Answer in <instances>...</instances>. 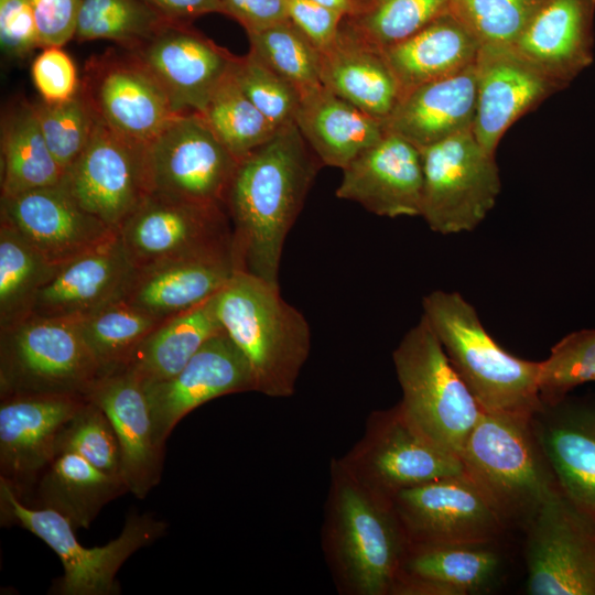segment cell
<instances>
[{"mask_svg": "<svg viewBox=\"0 0 595 595\" xmlns=\"http://www.w3.org/2000/svg\"><path fill=\"white\" fill-rule=\"evenodd\" d=\"M314 3H317L320 6H323L325 8L338 11L344 14H348L354 4V0H310Z\"/></svg>", "mask_w": 595, "mask_h": 595, "instance_id": "cell-53", "label": "cell"}, {"mask_svg": "<svg viewBox=\"0 0 595 595\" xmlns=\"http://www.w3.org/2000/svg\"><path fill=\"white\" fill-rule=\"evenodd\" d=\"M216 309L224 332L251 366L256 391L291 396L310 353L311 331L280 285L237 270L217 293Z\"/></svg>", "mask_w": 595, "mask_h": 595, "instance_id": "cell-2", "label": "cell"}, {"mask_svg": "<svg viewBox=\"0 0 595 595\" xmlns=\"http://www.w3.org/2000/svg\"><path fill=\"white\" fill-rule=\"evenodd\" d=\"M321 83L367 115L385 121L401 98V89L382 53L339 32L322 52Z\"/></svg>", "mask_w": 595, "mask_h": 595, "instance_id": "cell-33", "label": "cell"}, {"mask_svg": "<svg viewBox=\"0 0 595 595\" xmlns=\"http://www.w3.org/2000/svg\"><path fill=\"white\" fill-rule=\"evenodd\" d=\"M154 435L164 447L175 425L191 411L224 394L256 391L251 366L224 332L210 337L173 377L143 385Z\"/></svg>", "mask_w": 595, "mask_h": 595, "instance_id": "cell-18", "label": "cell"}, {"mask_svg": "<svg viewBox=\"0 0 595 595\" xmlns=\"http://www.w3.org/2000/svg\"><path fill=\"white\" fill-rule=\"evenodd\" d=\"M79 90L99 120L147 147L181 115L158 80L126 50L91 56Z\"/></svg>", "mask_w": 595, "mask_h": 595, "instance_id": "cell-13", "label": "cell"}, {"mask_svg": "<svg viewBox=\"0 0 595 595\" xmlns=\"http://www.w3.org/2000/svg\"><path fill=\"white\" fill-rule=\"evenodd\" d=\"M128 491L123 480L75 452L58 451L33 487L25 505L51 509L74 528L88 529L100 510Z\"/></svg>", "mask_w": 595, "mask_h": 595, "instance_id": "cell-31", "label": "cell"}, {"mask_svg": "<svg viewBox=\"0 0 595 595\" xmlns=\"http://www.w3.org/2000/svg\"><path fill=\"white\" fill-rule=\"evenodd\" d=\"M237 270L234 250L166 261L138 270L125 300L165 320L215 296Z\"/></svg>", "mask_w": 595, "mask_h": 595, "instance_id": "cell-27", "label": "cell"}, {"mask_svg": "<svg viewBox=\"0 0 595 595\" xmlns=\"http://www.w3.org/2000/svg\"><path fill=\"white\" fill-rule=\"evenodd\" d=\"M343 171L336 196L382 217L421 216L423 164L420 150L386 132Z\"/></svg>", "mask_w": 595, "mask_h": 595, "instance_id": "cell-21", "label": "cell"}, {"mask_svg": "<svg viewBox=\"0 0 595 595\" xmlns=\"http://www.w3.org/2000/svg\"><path fill=\"white\" fill-rule=\"evenodd\" d=\"M86 399L64 394L1 398L0 480L22 502L56 455L62 430Z\"/></svg>", "mask_w": 595, "mask_h": 595, "instance_id": "cell-17", "label": "cell"}, {"mask_svg": "<svg viewBox=\"0 0 595 595\" xmlns=\"http://www.w3.org/2000/svg\"><path fill=\"white\" fill-rule=\"evenodd\" d=\"M526 527L528 594L595 595V526L558 487Z\"/></svg>", "mask_w": 595, "mask_h": 595, "instance_id": "cell-10", "label": "cell"}, {"mask_svg": "<svg viewBox=\"0 0 595 595\" xmlns=\"http://www.w3.org/2000/svg\"><path fill=\"white\" fill-rule=\"evenodd\" d=\"M532 424L559 490L595 526V407L564 399L543 405Z\"/></svg>", "mask_w": 595, "mask_h": 595, "instance_id": "cell-25", "label": "cell"}, {"mask_svg": "<svg viewBox=\"0 0 595 595\" xmlns=\"http://www.w3.org/2000/svg\"><path fill=\"white\" fill-rule=\"evenodd\" d=\"M423 164L421 217L431 230L452 235L475 229L501 190L495 155L473 129L420 150Z\"/></svg>", "mask_w": 595, "mask_h": 595, "instance_id": "cell-8", "label": "cell"}, {"mask_svg": "<svg viewBox=\"0 0 595 595\" xmlns=\"http://www.w3.org/2000/svg\"><path fill=\"white\" fill-rule=\"evenodd\" d=\"M402 391L397 407L422 437L459 458L483 409L421 316L392 354Z\"/></svg>", "mask_w": 595, "mask_h": 595, "instance_id": "cell-5", "label": "cell"}, {"mask_svg": "<svg viewBox=\"0 0 595 595\" xmlns=\"http://www.w3.org/2000/svg\"><path fill=\"white\" fill-rule=\"evenodd\" d=\"M499 566L493 542L416 544L402 562L393 589L402 594H474L494 582Z\"/></svg>", "mask_w": 595, "mask_h": 595, "instance_id": "cell-28", "label": "cell"}, {"mask_svg": "<svg viewBox=\"0 0 595 595\" xmlns=\"http://www.w3.org/2000/svg\"><path fill=\"white\" fill-rule=\"evenodd\" d=\"M0 213L56 266L84 255L117 232L82 208L62 183L1 197Z\"/></svg>", "mask_w": 595, "mask_h": 595, "instance_id": "cell-20", "label": "cell"}, {"mask_svg": "<svg viewBox=\"0 0 595 595\" xmlns=\"http://www.w3.org/2000/svg\"><path fill=\"white\" fill-rule=\"evenodd\" d=\"M295 125L321 163L339 169L386 134L382 121L323 85L301 93Z\"/></svg>", "mask_w": 595, "mask_h": 595, "instance_id": "cell-29", "label": "cell"}, {"mask_svg": "<svg viewBox=\"0 0 595 595\" xmlns=\"http://www.w3.org/2000/svg\"><path fill=\"white\" fill-rule=\"evenodd\" d=\"M33 105L45 142L66 173L89 141L95 113L80 90L66 101L50 104L41 99Z\"/></svg>", "mask_w": 595, "mask_h": 595, "instance_id": "cell-43", "label": "cell"}, {"mask_svg": "<svg viewBox=\"0 0 595 595\" xmlns=\"http://www.w3.org/2000/svg\"><path fill=\"white\" fill-rule=\"evenodd\" d=\"M480 48L476 37L452 14L431 22L382 54L405 93L455 75L473 65Z\"/></svg>", "mask_w": 595, "mask_h": 595, "instance_id": "cell-32", "label": "cell"}, {"mask_svg": "<svg viewBox=\"0 0 595 595\" xmlns=\"http://www.w3.org/2000/svg\"><path fill=\"white\" fill-rule=\"evenodd\" d=\"M247 35L249 52L293 84L300 93L322 85V54L291 20Z\"/></svg>", "mask_w": 595, "mask_h": 595, "instance_id": "cell-41", "label": "cell"}, {"mask_svg": "<svg viewBox=\"0 0 595 595\" xmlns=\"http://www.w3.org/2000/svg\"><path fill=\"white\" fill-rule=\"evenodd\" d=\"M100 368L74 320L30 317L0 329V397L87 398Z\"/></svg>", "mask_w": 595, "mask_h": 595, "instance_id": "cell-7", "label": "cell"}, {"mask_svg": "<svg viewBox=\"0 0 595 595\" xmlns=\"http://www.w3.org/2000/svg\"><path fill=\"white\" fill-rule=\"evenodd\" d=\"M0 520L2 524L32 532L57 554L64 572L50 588V594L55 595H118L120 585L116 575L121 565L166 530V523L153 515L131 512L116 539L88 549L77 541L75 528L66 518L51 509L23 504L2 480Z\"/></svg>", "mask_w": 595, "mask_h": 595, "instance_id": "cell-6", "label": "cell"}, {"mask_svg": "<svg viewBox=\"0 0 595 595\" xmlns=\"http://www.w3.org/2000/svg\"><path fill=\"white\" fill-rule=\"evenodd\" d=\"M60 268L0 219V329L32 315L40 291Z\"/></svg>", "mask_w": 595, "mask_h": 595, "instance_id": "cell-37", "label": "cell"}, {"mask_svg": "<svg viewBox=\"0 0 595 595\" xmlns=\"http://www.w3.org/2000/svg\"><path fill=\"white\" fill-rule=\"evenodd\" d=\"M109 418L120 448L121 478L128 491L144 498L159 484L164 447L155 440L143 383L121 369L98 378L87 394Z\"/></svg>", "mask_w": 595, "mask_h": 595, "instance_id": "cell-24", "label": "cell"}, {"mask_svg": "<svg viewBox=\"0 0 595 595\" xmlns=\"http://www.w3.org/2000/svg\"><path fill=\"white\" fill-rule=\"evenodd\" d=\"M225 15L235 19L247 33L288 18L285 0H219Z\"/></svg>", "mask_w": 595, "mask_h": 595, "instance_id": "cell-51", "label": "cell"}, {"mask_svg": "<svg viewBox=\"0 0 595 595\" xmlns=\"http://www.w3.org/2000/svg\"><path fill=\"white\" fill-rule=\"evenodd\" d=\"M0 45L11 61H24L41 48L34 10L29 0H0Z\"/></svg>", "mask_w": 595, "mask_h": 595, "instance_id": "cell-48", "label": "cell"}, {"mask_svg": "<svg viewBox=\"0 0 595 595\" xmlns=\"http://www.w3.org/2000/svg\"><path fill=\"white\" fill-rule=\"evenodd\" d=\"M117 231L138 270L234 250L232 227L225 207L171 199L154 193Z\"/></svg>", "mask_w": 595, "mask_h": 595, "instance_id": "cell-12", "label": "cell"}, {"mask_svg": "<svg viewBox=\"0 0 595 595\" xmlns=\"http://www.w3.org/2000/svg\"><path fill=\"white\" fill-rule=\"evenodd\" d=\"M232 76L241 91L277 128L295 123L300 90L252 53L237 57Z\"/></svg>", "mask_w": 595, "mask_h": 595, "instance_id": "cell-44", "label": "cell"}, {"mask_svg": "<svg viewBox=\"0 0 595 595\" xmlns=\"http://www.w3.org/2000/svg\"><path fill=\"white\" fill-rule=\"evenodd\" d=\"M202 115L218 140L239 161L270 140L279 129L241 91L232 71L215 90Z\"/></svg>", "mask_w": 595, "mask_h": 595, "instance_id": "cell-40", "label": "cell"}, {"mask_svg": "<svg viewBox=\"0 0 595 595\" xmlns=\"http://www.w3.org/2000/svg\"><path fill=\"white\" fill-rule=\"evenodd\" d=\"M390 500L413 545L494 543L506 524L465 472L401 489Z\"/></svg>", "mask_w": 595, "mask_h": 595, "instance_id": "cell-14", "label": "cell"}, {"mask_svg": "<svg viewBox=\"0 0 595 595\" xmlns=\"http://www.w3.org/2000/svg\"><path fill=\"white\" fill-rule=\"evenodd\" d=\"M288 18L322 53L338 37L344 14L310 0H285Z\"/></svg>", "mask_w": 595, "mask_h": 595, "instance_id": "cell-49", "label": "cell"}, {"mask_svg": "<svg viewBox=\"0 0 595 595\" xmlns=\"http://www.w3.org/2000/svg\"><path fill=\"white\" fill-rule=\"evenodd\" d=\"M74 321L101 377L123 369L140 343L164 320L122 300Z\"/></svg>", "mask_w": 595, "mask_h": 595, "instance_id": "cell-38", "label": "cell"}, {"mask_svg": "<svg viewBox=\"0 0 595 595\" xmlns=\"http://www.w3.org/2000/svg\"><path fill=\"white\" fill-rule=\"evenodd\" d=\"M36 18L41 48L64 46L74 39L82 0H29Z\"/></svg>", "mask_w": 595, "mask_h": 595, "instance_id": "cell-50", "label": "cell"}, {"mask_svg": "<svg viewBox=\"0 0 595 595\" xmlns=\"http://www.w3.org/2000/svg\"><path fill=\"white\" fill-rule=\"evenodd\" d=\"M459 459L506 522L526 526L558 487L529 416L483 410Z\"/></svg>", "mask_w": 595, "mask_h": 595, "instance_id": "cell-4", "label": "cell"}, {"mask_svg": "<svg viewBox=\"0 0 595 595\" xmlns=\"http://www.w3.org/2000/svg\"><path fill=\"white\" fill-rule=\"evenodd\" d=\"M62 184L82 208L118 230L152 192L148 147L96 117L87 145Z\"/></svg>", "mask_w": 595, "mask_h": 595, "instance_id": "cell-11", "label": "cell"}, {"mask_svg": "<svg viewBox=\"0 0 595 595\" xmlns=\"http://www.w3.org/2000/svg\"><path fill=\"white\" fill-rule=\"evenodd\" d=\"M476 111L473 132L495 155L506 131L561 86L511 46H480L475 61Z\"/></svg>", "mask_w": 595, "mask_h": 595, "instance_id": "cell-19", "label": "cell"}, {"mask_svg": "<svg viewBox=\"0 0 595 595\" xmlns=\"http://www.w3.org/2000/svg\"><path fill=\"white\" fill-rule=\"evenodd\" d=\"M31 77L41 99L50 104L73 98L80 86L76 66L62 46L43 47L32 62Z\"/></svg>", "mask_w": 595, "mask_h": 595, "instance_id": "cell-47", "label": "cell"}, {"mask_svg": "<svg viewBox=\"0 0 595 595\" xmlns=\"http://www.w3.org/2000/svg\"><path fill=\"white\" fill-rule=\"evenodd\" d=\"M336 508L339 555L349 580L365 595L391 591L402 566V540L390 498L347 484Z\"/></svg>", "mask_w": 595, "mask_h": 595, "instance_id": "cell-15", "label": "cell"}, {"mask_svg": "<svg viewBox=\"0 0 595 595\" xmlns=\"http://www.w3.org/2000/svg\"><path fill=\"white\" fill-rule=\"evenodd\" d=\"M595 381V329L573 332L539 361L538 390L543 405H554L575 387Z\"/></svg>", "mask_w": 595, "mask_h": 595, "instance_id": "cell-42", "label": "cell"}, {"mask_svg": "<svg viewBox=\"0 0 595 595\" xmlns=\"http://www.w3.org/2000/svg\"><path fill=\"white\" fill-rule=\"evenodd\" d=\"M595 0H538L511 47L564 89L594 60Z\"/></svg>", "mask_w": 595, "mask_h": 595, "instance_id": "cell-22", "label": "cell"}, {"mask_svg": "<svg viewBox=\"0 0 595 595\" xmlns=\"http://www.w3.org/2000/svg\"><path fill=\"white\" fill-rule=\"evenodd\" d=\"M538 0H451V13L480 46H511Z\"/></svg>", "mask_w": 595, "mask_h": 595, "instance_id": "cell-46", "label": "cell"}, {"mask_svg": "<svg viewBox=\"0 0 595 595\" xmlns=\"http://www.w3.org/2000/svg\"><path fill=\"white\" fill-rule=\"evenodd\" d=\"M65 170L51 153L33 102L20 100L1 120V197L58 185Z\"/></svg>", "mask_w": 595, "mask_h": 595, "instance_id": "cell-35", "label": "cell"}, {"mask_svg": "<svg viewBox=\"0 0 595 595\" xmlns=\"http://www.w3.org/2000/svg\"><path fill=\"white\" fill-rule=\"evenodd\" d=\"M216 295L162 321L136 348L123 369L143 385L176 375L206 340L224 331L217 315Z\"/></svg>", "mask_w": 595, "mask_h": 595, "instance_id": "cell-34", "label": "cell"}, {"mask_svg": "<svg viewBox=\"0 0 595 595\" xmlns=\"http://www.w3.org/2000/svg\"><path fill=\"white\" fill-rule=\"evenodd\" d=\"M475 63L464 71L413 88L382 122L419 150L473 129L476 111Z\"/></svg>", "mask_w": 595, "mask_h": 595, "instance_id": "cell-26", "label": "cell"}, {"mask_svg": "<svg viewBox=\"0 0 595 595\" xmlns=\"http://www.w3.org/2000/svg\"><path fill=\"white\" fill-rule=\"evenodd\" d=\"M447 13L451 0H354L339 32L383 53Z\"/></svg>", "mask_w": 595, "mask_h": 595, "instance_id": "cell-36", "label": "cell"}, {"mask_svg": "<svg viewBox=\"0 0 595 595\" xmlns=\"http://www.w3.org/2000/svg\"><path fill=\"white\" fill-rule=\"evenodd\" d=\"M166 22L144 0H82L74 39L110 40L132 51Z\"/></svg>", "mask_w": 595, "mask_h": 595, "instance_id": "cell-39", "label": "cell"}, {"mask_svg": "<svg viewBox=\"0 0 595 595\" xmlns=\"http://www.w3.org/2000/svg\"><path fill=\"white\" fill-rule=\"evenodd\" d=\"M137 273L117 231L105 242L61 266L40 291L32 315L82 318L125 300Z\"/></svg>", "mask_w": 595, "mask_h": 595, "instance_id": "cell-23", "label": "cell"}, {"mask_svg": "<svg viewBox=\"0 0 595 595\" xmlns=\"http://www.w3.org/2000/svg\"><path fill=\"white\" fill-rule=\"evenodd\" d=\"M368 453V467L379 493H394L464 473L458 457L418 434L398 408L389 412Z\"/></svg>", "mask_w": 595, "mask_h": 595, "instance_id": "cell-30", "label": "cell"}, {"mask_svg": "<svg viewBox=\"0 0 595 595\" xmlns=\"http://www.w3.org/2000/svg\"><path fill=\"white\" fill-rule=\"evenodd\" d=\"M422 307V317L483 410L532 418L542 409L539 361L505 350L459 293L435 290L423 298Z\"/></svg>", "mask_w": 595, "mask_h": 595, "instance_id": "cell-3", "label": "cell"}, {"mask_svg": "<svg viewBox=\"0 0 595 595\" xmlns=\"http://www.w3.org/2000/svg\"><path fill=\"white\" fill-rule=\"evenodd\" d=\"M128 52L158 80L178 113H202L238 57L190 22L169 21Z\"/></svg>", "mask_w": 595, "mask_h": 595, "instance_id": "cell-16", "label": "cell"}, {"mask_svg": "<svg viewBox=\"0 0 595 595\" xmlns=\"http://www.w3.org/2000/svg\"><path fill=\"white\" fill-rule=\"evenodd\" d=\"M151 193L226 208L239 164L199 112L176 116L148 145Z\"/></svg>", "mask_w": 595, "mask_h": 595, "instance_id": "cell-9", "label": "cell"}, {"mask_svg": "<svg viewBox=\"0 0 595 595\" xmlns=\"http://www.w3.org/2000/svg\"><path fill=\"white\" fill-rule=\"evenodd\" d=\"M165 21L192 22L209 13H224L219 0H144Z\"/></svg>", "mask_w": 595, "mask_h": 595, "instance_id": "cell-52", "label": "cell"}, {"mask_svg": "<svg viewBox=\"0 0 595 595\" xmlns=\"http://www.w3.org/2000/svg\"><path fill=\"white\" fill-rule=\"evenodd\" d=\"M63 450L75 452L97 468L121 478L120 448L113 426L89 399L62 430L57 452Z\"/></svg>", "mask_w": 595, "mask_h": 595, "instance_id": "cell-45", "label": "cell"}, {"mask_svg": "<svg viewBox=\"0 0 595 595\" xmlns=\"http://www.w3.org/2000/svg\"><path fill=\"white\" fill-rule=\"evenodd\" d=\"M322 166L295 123L239 161L225 205L238 270L280 285L286 236Z\"/></svg>", "mask_w": 595, "mask_h": 595, "instance_id": "cell-1", "label": "cell"}]
</instances>
